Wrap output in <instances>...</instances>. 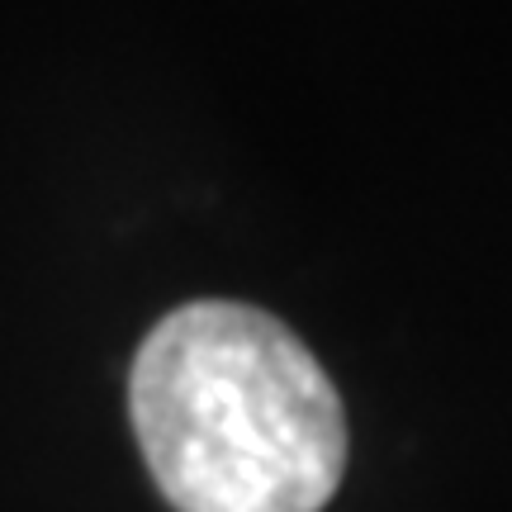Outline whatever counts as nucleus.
<instances>
[{
	"instance_id": "1",
	"label": "nucleus",
	"mask_w": 512,
	"mask_h": 512,
	"mask_svg": "<svg viewBox=\"0 0 512 512\" xmlns=\"http://www.w3.org/2000/svg\"><path fill=\"white\" fill-rule=\"evenodd\" d=\"M128 413L176 512H323L347 470V413L280 318L233 299L171 309L143 337Z\"/></svg>"
}]
</instances>
